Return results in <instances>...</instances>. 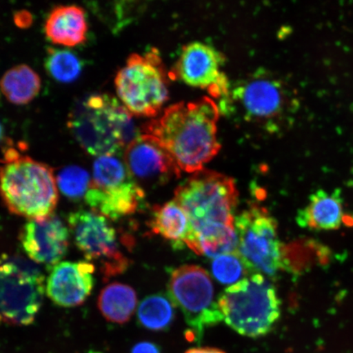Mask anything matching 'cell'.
<instances>
[{"mask_svg":"<svg viewBox=\"0 0 353 353\" xmlns=\"http://www.w3.org/2000/svg\"><path fill=\"white\" fill-rule=\"evenodd\" d=\"M121 104L132 116L154 117L169 99V82L157 51L132 54L114 79Z\"/></svg>","mask_w":353,"mask_h":353,"instance_id":"8","label":"cell"},{"mask_svg":"<svg viewBox=\"0 0 353 353\" xmlns=\"http://www.w3.org/2000/svg\"><path fill=\"white\" fill-rule=\"evenodd\" d=\"M149 227L156 235L192 250L195 236L191 222L186 212L174 200L154 207Z\"/></svg>","mask_w":353,"mask_h":353,"instance_id":"19","label":"cell"},{"mask_svg":"<svg viewBox=\"0 0 353 353\" xmlns=\"http://www.w3.org/2000/svg\"><path fill=\"white\" fill-rule=\"evenodd\" d=\"M37 263L21 255L0 257V325H32L43 303L46 285Z\"/></svg>","mask_w":353,"mask_h":353,"instance_id":"7","label":"cell"},{"mask_svg":"<svg viewBox=\"0 0 353 353\" xmlns=\"http://www.w3.org/2000/svg\"><path fill=\"white\" fill-rule=\"evenodd\" d=\"M347 184H348V186L353 188V167L352 168V170H351L350 178V179H348Z\"/></svg>","mask_w":353,"mask_h":353,"instance_id":"32","label":"cell"},{"mask_svg":"<svg viewBox=\"0 0 353 353\" xmlns=\"http://www.w3.org/2000/svg\"><path fill=\"white\" fill-rule=\"evenodd\" d=\"M69 236L63 221L52 214L29 220L21 228L19 240L32 261L54 267L68 253Z\"/></svg>","mask_w":353,"mask_h":353,"instance_id":"14","label":"cell"},{"mask_svg":"<svg viewBox=\"0 0 353 353\" xmlns=\"http://www.w3.org/2000/svg\"><path fill=\"white\" fill-rule=\"evenodd\" d=\"M238 238L235 226L212 227L197 234L193 249L199 255L217 258L220 255L237 253Z\"/></svg>","mask_w":353,"mask_h":353,"instance_id":"23","label":"cell"},{"mask_svg":"<svg viewBox=\"0 0 353 353\" xmlns=\"http://www.w3.org/2000/svg\"><path fill=\"white\" fill-rule=\"evenodd\" d=\"M237 254L248 272L275 276L282 269L277 223L267 209L251 205L235 219Z\"/></svg>","mask_w":353,"mask_h":353,"instance_id":"10","label":"cell"},{"mask_svg":"<svg viewBox=\"0 0 353 353\" xmlns=\"http://www.w3.org/2000/svg\"><path fill=\"white\" fill-rule=\"evenodd\" d=\"M220 109L214 99L204 97L167 108L161 116L143 127V134L157 139L181 172L194 174L219 152L218 122Z\"/></svg>","mask_w":353,"mask_h":353,"instance_id":"1","label":"cell"},{"mask_svg":"<svg viewBox=\"0 0 353 353\" xmlns=\"http://www.w3.org/2000/svg\"><path fill=\"white\" fill-rule=\"evenodd\" d=\"M131 353H161L156 344L150 342H141L132 347Z\"/></svg>","mask_w":353,"mask_h":353,"instance_id":"30","label":"cell"},{"mask_svg":"<svg viewBox=\"0 0 353 353\" xmlns=\"http://www.w3.org/2000/svg\"><path fill=\"white\" fill-rule=\"evenodd\" d=\"M211 269L215 279L224 285L236 284L249 273L237 253L220 255L214 258Z\"/></svg>","mask_w":353,"mask_h":353,"instance_id":"28","label":"cell"},{"mask_svg":"<svg viewBox=\"0 0 353 353\" xmlns=\"http://www.w3.org/2000/svg\"><path fill=\"white\" fill-rule=\"evenodd\" d=\"M125 162L114 156L100 157L94 163L90 186L101 191L114 190L134 182Z\"/></svg>","mask_w":353,"mask_h":353,"instance_id":"24","label":"cell"},{"mask_svg":"<svg viewBox=\"0 0 353 353\" xmlns=\"http://www.w3.org/2000/svg\"><path fill=\"white\" fill-rule=\"evenodd\" d=\"M68 224L78 249L88 260L100 263L105 277L121 274L129 267L108 219L94 211L79 210L70 214Z\"/></svg>","mask_w":353,"mask_h":353,"instance_id":"11","label":"cell"},{"mask_svg":"<svg viewBox=\"0 0 353 353\" xmlns=\"http://www.w3.org/2000/svg\"><path fill=\"white\" fill-rule=\"evenodd\" d=\"M169 298L183 312L190 339L198 341L207 329L223 320L214 298L213 282L204 268L184 265L171 272L168 285Z\"/></svg>","mask_w":353,"mask_h":353,"instance_id":"9","label":"cell"},{"mask_svg":"<svg viewBox=\"0 0 353 353\" xmlns=\"http://www.w3.org/2000/svg\"><path fill=\"white\" fill-rule=\"evenodd\" d=\"M91 180L88 172L77 165L65 167L56 178L61 192L72 201L85 197Z\"/></svg>","mask_w":353,"mask_h":353,"instance_id":"27","label":"cell"},{"mask_svg":"<svg viewBox=\"0 0 353 353\" xmlns=\"http://www.w3.org/2000/svg\"><path fill=\"white\" fill-rule=\"evenodd\" d=\"M3 135V129L1 123H0V141H1Z\"/></svg>","mask_w":353,"mask_h":353,"instance_id":"33","label":"cell"},{"mask_svg":"<svg viewBox=\"0 0 353 353\" xmlns=\"http://www.w3.org/2000/svg\"><path fill=\"white\" fill-rule=\"evenodd\" d=\"M44 29L47 37L57 46H77L86 39L85 12L76 6H57L48 14Z\"/></svg>","mask_w":353,"mask_h":353,"instance_id":"18","label":"cell"},{"mask_svg":"<svg viewBox=\"0 0 353 353\" xmlns=\"http://www.w3.org/2000/svg\"><path fill=\"white\" fill-rule=\"evenodd\" d=\"M185 353H226L219 348L214 347H196L192 348Z\"/></svg>","mask_w":353,"mask_h":353,"instance_id":"31","label":"cell"},{"mask_svg":"<svg viewBox=\"0 0 353 353\" xmlns=\"http://www.w3.org/2000/svg\"><path fill=\"white\" fill-rule=\"evenodd\" d=\"M224 61L223 55L209 44L190 43L183 48L174 74L186 85L205 90L214 98L222 99L231 87L223 72Z\"/></svg>","mask_w":353,"mask_h":353,"instance_id":"12","label":"cell"},{"mask_svg":"<svg viewBox=\"0 0 353 353\" xmlns=\"http://www.w3.org/2000/svg\"><path fill=\"white\" fill-rule=\"evenodd\" d=\"M332 252L327 246L312 239L299 240L282 248V270L300 275L312 267L326 266Z\"/></svg>","mask_w":353,"mask_h":353,"instance_id":"20","label":"cell"},{"mask_svg":"<svg viewBox=\"0 0 353 353\" xmlns=\"http://www.w3.org/2000/svg\"><path fill=\"white\" fill-rule=\"evenodd\" d=\"M144 196L143 188L134 182L110 191H101L90 186L85 200L92 211L114 221L134 214Z\"/></svg>","mask_w":353,"mask_h":353,"instance_id":"17","label":"cell"},{"mask_svg":"<svg viewBox=\"0 0 353 353\" xmlns=\"http://www.w3.org/2000/svg\"><path fill=\"white\" fill-rule=\"evenodd\" d=\"M138 303L135 290L130 285L112 283L101 290L99 307L105 320L125 324L129 321Z\"/></svg>","mask_w":353,"mask_h":353,"instance_id":"22","label":"cell"},{"mask_svg":"<svg viewBox=\"0 0 353 353\" xmlns=\"http://www.w3.org/2000/svg\"><path fill=\"white\" fill-rule=\"evenodd\" d=\"M15 23L20 28H28L33 23V16L28 11L21 10L15 13Z\"/></svg>","mask_w":353,"mask_h":353,"instance_id":"29","label":"cell"},{"mask_svg":"<svg viewBox=\"0 0 353 353\" xmlns=\"http://www.w3.org/2000/svg\"><path fill=\"white\" fill-rule=\"evenodd\" d=\"M219 107L220 112H230L243 121L275 132L289 125L299 101L283 79L259 70L230 87Z\"/></svg>","mask_w":353,"mask_h":353,"instance_id":"2","label":"cell"},{"mask_svg":"<svg viewBox=\"0 0 353 353\" xmlns=\"http://www.w3.org/2000/svg\"><path fill=\"white\" fill-rule=\"evenodd\" d=\"M218 304L229 327L245 337L270 333L281 317V300L274 285L258 273L229 286L219 295Z\"/></svg>","mask_w":353,"mask_h":353,"instance_id":"5","label":"cell"},{"mask_svg":"<svg viewBox=\"0 0 353 353\" xmlns=\"http://www.w3.org/2000/svg\"><path fill=\"white\" fill-rule=\"evenodd\" d=\"M0 196L12 214L29 220L47 218L54 214L59 201L54 171L8 148L0 168Z\"/></svg>","mask_w":353,"mask_h":353,"instance_id":"4","label":"cell"},{"mask_svg":"<svg viewBox=\"0 0 353 353\" xmlns=\"http://www.w3.org/2000/svg\"><path fill=\"white\" fill-rule=\"evenodd\" d=\"M68 126L78 143L94 157L114 156L138 134L132 114L117 99L94 94L74 105Z\"/></svg>","mask_w":353,"mask_h":353,"instance_id":"3","label":"cell"},{"mask_svg":"<svg viewBox=\"0 0 353 353\" xmlns=\"http://www.w3.org/2000/svg\"><path fill=\"white\" fill-rule=\"evenodd\" d=\"M94 265L90 262H63L52 268L47 281V294L56 305H81L94 286Z\"/></svg>","mask_w":353,"mask_h":353,"instance_id":"15","label":"cell"},{"mask_svg":"<svg viewBox=\"0 0 353 353\" xmlns=\"http://www.w3.org/2000/svg\"><path fill=\"white\" fill-rule=\"evenodd\" d=\"M46 68L55 81L72 83L81 76L83 64L72 52L57 48H48Z\"/></svg>","mask_w":353,"mask_h":353,"instance_id":"26","label":"cell"},{"mask_svg":"<svg viewBox=\"0 0 353 353\" xmlns=\"http://www.w3.org/2000/svg\"><path fill=\"white\" fill-rule=\"evenodd\" d=\"M138 317L140 324L145 328L165 330L174 320V305L169 296L164 294L150 295L140 303Z\"/></svg>","mask_w":353,"mask_h":353,"instance_id":"25","label":"cell"},{"mask_svg":"<svg viewBox=\"0 0 353 353\" xmlns=\"http://www.w3.org/2000/svg\"><path fill=\"white\" fill-rule=\"evenodd\" d=\"M41 79L28 65H19L8 70L0 81V90L11 103L26 105L39 94Z\"/></svg>","mask_w":353,"mask_h":353,"instance_id":"21","label":"cell"},{"mask_svg":"<svg viewBox=\"0 0 353 353\" xmlns=\"http://www.w3.org/2000/svg\"><path fill=\"white\" fill-rule=\"evenodd\" d=\"M174 201L186 212L194 236L212 227L235 226L238 191L231 176L205 169L196 172L176 188Z\"/></svg>","mask_w":353,"mask_h":353,"instance_id":"6","label":"cell"},{"mask_svg":"<svg viewBox=\"0 0 353 353\" xmlns=\"http://www.w3.org/2000/svg\"><path fill=\"white\" fill-rule=\"evenodd\" d=\"M123 162L140 187L159 186L181 175L179 168L160 142L143 132L128 145Z\"/></svg>","mask_w":353,"mask_h":353,"instance_id":"13","label":"cell"},{"mask_svg":"<svg viewBox=\"0 0 353 353\" xmlns=\"http://www.w3.org/2000/svg\"><path fill=\"white\" fill-rule=\"evenodd\" d=\"M0 101H1V96H0Z\"/></svg>","mask_w":353,"mask_h":353,"instance_id":"34","label":"cell"},{"mask_svg":"<svg viewBox=\"0 0 353 353\" xmlns=\"http://www.w3.org/2000/svg\"><path fill=\"white\" fill-rule=\"evenodd\" d=\"M345 219L341 192L319 190L309 197L308 204L298 212L296 221L300 227L312 231L337 230Z\"/></svg>","mask_w":353,"mask_h":353,"instance_id":"16","label":"cell"}]
</instances>
